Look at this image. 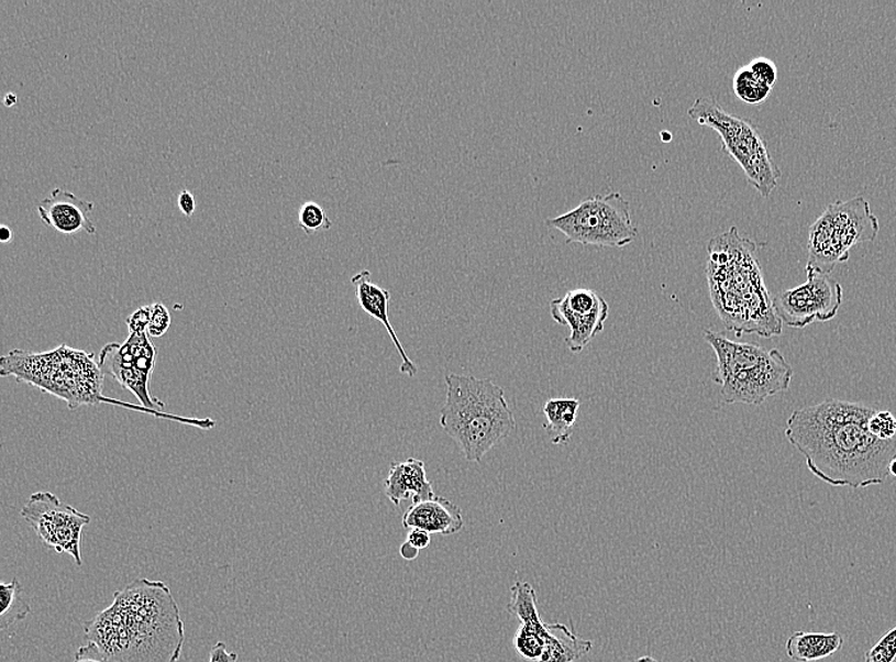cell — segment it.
<instances>
[{"label": "cell", "instance_id": "d4e9b609", "mask_svg": "<svg viewBox=\"0 0 896 662\" xmlns=\"http://www.w3.org/2000/svg\"><path fill=\"white\" fill-rule=\"evenodd\" d=\"M298 224L306 235H313L319 231H328L333 228V221L330 220L324 209H322L314 201H307L298 214Z\"/></svg>", "mask_w": 896, "mask_h": 662}, {"label": "cell", "instance_id": "4dcf8cb0", "mask_svg": "<svg viewBox=\"0 0 896 662\" xmlns=\"http://www.w3.org/2000/svg\"><path fill=\"white\" fill-rule=\"evenodd\" d=\"M237 653L229 651L224 642H217L211 650V658H209V662H237Z\"/></svg>", "mask_w": 896, "mask_h": 662}, {"label": "cell", "instance_id": "d6986e66", "mask_svg": "<svg viewBox=\"0 0 896 662\" xmlns=\"http://www.w3.org/2000/svg\"><path fill=\"white\" fill-rule=\"evenodd\" d=\"M546 648L539 662H576L587 655L594 648L593 641H586L562 624L547 625Z\"/></svg>", "mask_w": 896, "mask_h": 662}, {"label": "cell", "instance_id": "836d02e7", "mask_svg": "<svg viewBox=\"0 0 896 662\" xmlns=\"http://www.w3.org/2000/svg\"><path fill=\"white\" fill-rule=\"evenodd\" d=\"M419 552H421V551H419L418 548H416L414 545H411L408 542L403 543L400 547V554H401L402 559L407 560V561L417 560L418 555H419Z\"/></svg>", "mask_w": 896, "mask_h": 662}, {"label": "cell", "instance_id": "52a82bcc", "mask_svg": "<svg viewBox=\"0 0 896 662\" xmlns=\"http://www.w3.org/2000/svg\"><path fill=\"white\" fill-rule=\"evenodd\" d=\"M878 231V218L865 198L829 205L809 230L807 268L830 276L837 265L850 261L854 246L874 242Z\"/></svg>", "mask_w": 896, "mask_h": 662}, {"label": "cell", "instance_id": "8d00e7d4", "mask_svg": "<svg viewBox=\"0 0 896 662\" xmlns=\"http://www.w3.org/2000/svg\"><path fill=\"white\" fill-rule=\"evenodd\" d=\"M889 472H891L892 475L896 476V459L893 460V462L891 464V467H889Z\"/></svg>", "mask_w": 896, "mask_h": 662}, {"label": "cell", "instance_id": "484cf974", "mask_svg": "<svg viewBox=\"0 0 896 662\" xmlns=\"http://www.w3.org/2000/svg\"><path fill=\"white\" fill-rule=\"evenodd\" d=\"M869 431L882 441L896 439V418L891 411H875L869 419Z\"/></svg>", "mask_w": 896, "mask_h": 662}, {"label": "cell", "instance_id": "ac0fdd59", "mask_svg": "<svg viewBox=\"0 0 896 662\" xmlns=\"http://www.w3.org/2000/svg\"><path fill=\"white\" fill-rule=\"evenodd\" d=\"M843 643V637L836 632H796L787 640L786 652L795 662H817L834 655Z\"/></svg>", "mask_w": 896, "mask_h": 662}, {"label": "cell", "instance_id": "d6a6232c", "mask_svg": "<svg viewBox=\"0 0 896 662\" xmlns=\"http://www.w3.org/2000/svg\"><path fill=\"white\" fill-rule=\"evenodd\" d=\"M177 206H179L181 213L187 217H191L197 209L196 199H193L189 190H182L180 192L179 199H177Z\"/></svg>", "mask_w": 896, "mask_h": 662}, {"label": "cell", "instance_id": "7a4b0ae2", "mask_svg": "<svg viewBox=\"0 0 896 662\" xmlns=\"http://www.w3.org/2000/svg\"><path fill=\"white\" fill-rule=\"evenodd\" d=\"M84 628L87 641L112 662H177L181 658L184 620L163 581H133Z\"/></svg>", "mask_w": 896, "mask_h": 662}, {"label": "cell", "instance_id": "44dd1931", "mask_svg": "<svg viewBox=\"0 0 896 662\" xmlns=\"http://www.w3.org/2000/svg\"><path fill=\"white\" fill-rule=\"evenodd\" d=\"M547 635V625L543 620L535 621V624H521L515 635V649L524 660L539 662L545 652Z\"/></svg>", "mask_w": 896, "mask_h": 662}, {"label": "cell", "instance_id": "9c48e42d", "mask_svg": "<svg viewBox=\"0 0 896 662\" xmlns=\"http://www.w3.org/2000/svg\"><path fill=\"white\" fill-rule=\"evenodd\" d=\"M545 223L561 231L568 242L585 246L624 247L638 235L629 203L619 192L586 199Z\"/></svg>", "mask_w": 896, "mask_h": 662}, {"label": "cell", "instance_id": "e575fe53", "mask_svg": "<svg viewBox=\"0 0 896 662\" xmlns=\"http://www.w3.org/2000/svg\"><path fill=\"white\" fill-rule=\"evenodd\" d=\"M0 240H2L3 244H8V242L13 240V231L7 228V225H2V229H0Z\"/></svg>", "mask_w": 896, "mask_h": 662}, {"label": "cell", "instance_id": "8fae6325", "mask_svg": "<svg viewBox=\"0 0 896 662\" xmlns=\"http://www.w3.org/2000/svg\"><path fill=\"white\" fill-rule=\"evenodd\" d=\"M21 516L47 548L59 554H69L77 566L82 567L80 540L84 529L91 522L90 516L63 503L51 492L32 495L22 507Z\"/></svg>", "mask_w": 896, "mask_h": 662}, {"label": "cell", "instance_id": "6da1fadb", "mask_svg": "<svg viewBox=\"0 0 896 662\" xmlns=\"http://www.w3.org/2000/svg\"><path fill=\"white\" fill-rule=\"evenodd\" d=\"M875 409L827 399L788 418L786 438L800 451L809 471L833 487L880 486L889 478L896 439L882 441L869 431Z\"/></svg>", "mask_w": 896, "mask_h": 662}, {"label": "cell", "instance_id": "5b68a950", "mask_svg": "<svg viewBox=\"0 0 896 662\" xmlns=\"http://www.w3.org/2000/svg\"><path fill=\"white\" fill-rule=\"evenodd\" d=\"M445 383L440 424L463 450L466 462L480 463L516 430L505 390L490 379L467 375L449 374Z\"/></svg>", "mask_w": 896, "mask_h": 662}, {"label": "cell", "instance_id": "83f0119b", "mask_svg": "<svg viewBox=\"0 0 896 662\" xmlns=\"http://www.w3.org/2000/svg\"><path fill=\"white\" fill-rule=\"evenodd\" d=\"M150 322L148 334L151 338H159L166 334L169 326H172V315L163 304L148 305Z\"/></svg>", "mask_w": 896, "mask_h": 662}, {"label": "cell", "instance_id": "e0dca14e", "mask_svg": "<svg viewBox=\"0 0 896 662\" xmlns=\"http://www.w3.org/2000/svg\"><path fill=\"white\" fill-rule=\"evenodd\" d=\"M385 495L395 506H399L403 499H411L417 504L434 498L424 462L410 457L403 463H392L385 481Z\"/></svg>", "mask_w": 896, "mask_h": 662}, {"label": "cell", "instance_id": "f546056e", "mask_svg": "<svg viewBox=\"0 0 896 662\" xmlns=\"http://www.w3.org/2000/svg\"><path fill=\"white\" fill-rule=\"evenodd\" d=\"M75 662H112L95 643L88 642L76 652Z\"/></svg>", "mask_w": 896, "mask_h": 662}, {"label": "cell", "instance_id": "f1b7e54d", "mask_svg": "<svg viewBox=\"0 0 896 662\" xmlns=\"http://www.w3.org/2000/svg\"><path fill=\"white\" fill-rule=\"evenodd\" d=\"M750 70L762 80L765 85L774 87L778 79V69L776 64L768 58H756L748 64Z\"/></svg>", "mask_w": 896, "mask_h": 662}, {"label": "cell", "instance_id": "603a6c76", "mask_svg": "<svg viewBox=\"0 0 896 662\" xmlns=\"http://www.w3.org/2000/svg\"><path fill=\"white\" fill-rule=\"evenodd\" d=\"M732 88L738 99L748 104H761L772 93L773 88L762 82L748 66L734 73Z\"/></svg>", "mask_w": 896, "mask_h": 662}, {"label": "cell", "instance_id": "2e32d148", "mask_svg": "<svg viewBox=\"0 0 896 662\" xmlns=\"http://www.w3.org/2000/svg\"><path fill=\"white\" fill-rule=\"evenodd\" d=\"M462 508L445 497L435 496L422 503L411 504L402 516L407 530L422 529L430 534L454 536L464 528Z\"/></svg>", "mask_w": 896, "mask_h": 662}, {"label": "cell", "instance_id": "4fadbf2b", "mask_svg": "<svg viewBox=\"0 0 896 662\" xmlns=\"http://www.w3.org/2000/svg\"><path fill=\"white\" fill-rule=\"evenodd\" d=\"M551 313L558 324L568 327L566 345L572 353L583 352L604 330L609 318V305L593 289H572L551 302Z\"/></svg>", "mask_w": 896, "mask_h": 662}, {"label": "cell", "instance_id": "cb8c5ba5", "mask_svg": "<svg viewBox=\"0 0 896 662\" xmlns=\"http://www.w3.org/2000/svg\"><path fill=\"white\" fill-rule=\"evenodd\" d=\"M507 610L515 617H518L521 624H535L542 620L538 610V597L529 583L518 581L511 587V600L508 604Z\"/></svg>", "mask_w": 896, "mask_h": 662}, {"label": "cell", "instance_id": "277c9868", "mask_svg": "<svg viewBox=\"0 0 896 662\" xmlns=\"http://www.w3.org/2000/svg\"><path fill=\"white\" fill-rule=\"evenodd\" d=\"M2 375L13 376L19 382L38 387L59 399L66 400L70 409L79 406L110 404L168 421L187 423V418L155 411L128 401L103 397V373L95 355L73 350L63 344L54 351L31 353L12 351L2 358Z\"/></svg>", "mask_w": 896, "mask_h": 662}, {"label": "cell", "instance_id": "4316f807", "mask_svg": "<svg viewBox=\"0 0 896 662\" xmlns=\"http://www.w3.org/2000/svg\"><path fill=\"white\" fill-rule=\"evenodd\" d=\"M896 659V627L886 632L865 655V662H894Z\"/></svg>", "mask_w": 896, "mask_h": 662}, {"label": "cell", "instance_id": "d590c367", "mask_svg": "<svg viewBox=\"0 0 896 662\" xmlns=\"http://www.w3.org/2000/svg\"><path fill=\"white\" fill-rule=\"evenodd\" d=\"M15 103H18V96H15L13 92L4 96V104L7 108H12Z\"/></svg>", "mask_w": 896, "mask_h": 662}, {"label": "cell", "instance_id": "3957f363", "mask_svg": "<svg viewBox=\"0 0 896 662\" xmlns=\"http://www.w3.org/2000/svg\"><path fill=\"white\" fill-rule=\"evenodd\" d=\"M708 255L710 295L724 324L738 335L782 334L783 324L765 287L754 242L740 238L733 228L710 241Z\"/></svg>", "mask_w": 896, "mask_h": 662}, {"label": "cell", "instance_id": "5bb4252c", "mask_svg": "<svg viewBox=\"0 0 896 662\" xmlns=\"http://www.w3.org/2000/svg\"><path fill=\"white\" fill-rule=\"evenodd\" d=\"M93 208L91 201L78 198L70 191L55 189L51 197L38 205L37 213L47 228L62 235L73 236L79 231L96 235L97 229L90 218Z\"/></svg>", "mask_w": 896, "mask_h": 662}, {"label": "cell", "instance_id": "9a60e30c", "mask_svg": "<svg viewBox=\"0 0 896 662\" xmlns=\"http://www.w3.org/2000/svg\"><path fill=\"white\" fill-rule=\"evenodd\" d=\"M352 285L355 288V295H357L361 309L368 313L369 317H373L377 321L381 322L387 331V334L390 335L395 349H397L398 353L400 354V373L409 377H414L418 374V367L416 363L408 357V354L406 350H403L400 339L397 333H395L390 322L389 304L391 296L389 290L374 284V282L370 280L369 271H362L358 274H355V276L352 278Z\"/></svg>", "mask_w": 896, "mask_h": 662}, {"label": "cell", "instance_id": "ba28073f", "mask_svg": "<svg viewBox=\"0 0 896 662\" xmlns=\"http://www.w3.org/2000/svg\"><path fill=\"white\" fill-rule=\"evenodd\" d=\"M688 114L699 125L714 129L721 136L723 150L744 169L749 184L763 198L771 197L782 174L755 125L729 114L712 97H700Z\"/></svg>", "mask_w": 896, "mask_h": 662}, {"label": "cell", "instance_id": "ffe728a7", "mask_svg": "<svg viewBox=\"0 0 896 662\" xmlns=\"http://www.w3.org/2000/svg\"><path fill=\"white\" fill-rule=\"evenodd\" d=\"M580 401L576 398H554L544 406V430L554 445L569 441L578 418Z\"/></svg>", "mask_w": 896, "mask_h": 662}, {"label": "cell", "instance_id": "30bf717a", "mask_svg": "<svg viewBox=\"0 0 896 662\" xmlns=\"http://www.w3.org/2000/svg\"><path fill=\"white\" fill-rule=\"evenodd\" d=\"M157 362L156 345L152 343L147 330L129 331L123 344L109 343L100 353V367L103 375H110L131 391L141 406L150 410L164 411L165 402L152 398L150 383Z\"/></svg>", "mask_w": 896, "mask_h": 662}, {"label": "cell", "instance_id": "7c38bea8", "mask_svg": "<svg viewBox=\"0 0 896 662\" xmlns=\"http://www.w3.org/2000/svg\"><path fill=\"white\" fill-rule=\"evenodd\" d=\"M806 284L782 290L773 298L774 310L783 326L803 329L815 321L837 317L843 304V287L829 274L806 266Z\"/></svg>", "mask_w": 896, "mask_h": 662}, {"label": "cell", "instance_id": "7402d4cb", "mask_svg": "<svg viewBox=\"0 0 896 662\" xmlns=\"http://www.w3.org/2000/svg\"><path fill=\"white\" fill-rule=\"evenodd\" d=\"M0 599H2V611H0V628L7 629L18 621H22L30 615V605L23 600L22 586L18 578H13L10 584L0 585Z\"/></svg>", "mask_w": 896, "mask_h": 662}, {"label": "cell", "instance_id": "1f68e13d", "mask_svg": "<svg viewBox=\"0 0 896 662\" xmlns=\"http://www.w3.org/2000/svg\"><path fill=\"white\" fill-rule=\"evenodd\" d=\"M407 542L418 548L419 551H422V549L431 544V534L422 529H410L408 531Z\"/></svg>", "mask_w": 896, "mask_h": 662}, {"label": "cell", "instance_id": "8992f818", "mask_svg": "<svg viewBox=\"0 0 896 662\" xmlns=\"http://www.w3.org/2000/svg\"><path fill=\"white\" fill-rule=\"evenodd\" d=\"M705 339L716 353L714 379L721 386L724 402L757 407L789 389L794 368L778 350L734 342L710 330L705 331Z\"/></svg>", "mask_w": 896, "mask_h": 662}]
</instances>
